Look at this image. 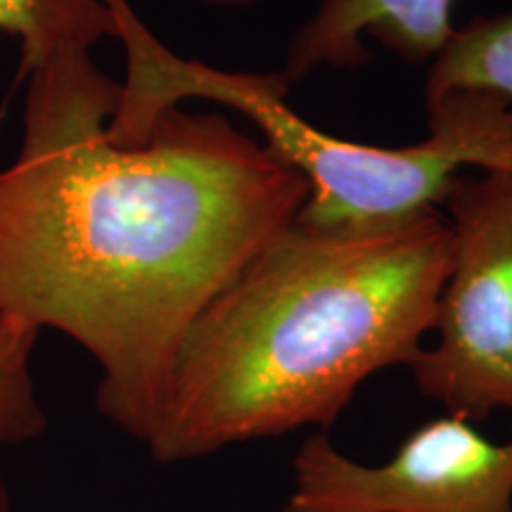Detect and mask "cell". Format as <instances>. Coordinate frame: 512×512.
I'll return each instance as SVG.
<instances>
[{
  "mask_svg": "<svg viewBox=\"0 0 512 512\" xmlns=\"http://www.w3.org/2000/svg\"><path fill=\"white\" fill-rule=\"evenodd\" d=\"M453 0H320L287 46L283 76L297 83L318 67L358 69L373 36L411 64L432 62L453 36Z\"/></svg>",
  "mask_w": 512,
  "mask_h": 512,
  "instance_id": "6",
  "label": "cell"
},
{
  "mask_svg": "<svg viewBox=\"0 0 512 512\" xmlns=\"http://www.w3.org/2000/svg\"><path fill=\"white\" fill-rule=\"evenodd\" d=\"M451 264L432 332L408 366L420 396L484 422L512 415V171L458 174L444 202Z\"/></svg>",
  "mask_w": 512,
  "mask_h": 512,
  "instance_id": "4",
  "label": "cell"
},
{
  "mask_svg": "<svg viewBox=\"0 0 512 512\" xmlns=\"http://www.w3.org/2000/svg\"><path fill=\"white\" fill-rule=\"evenodd\" d=\"M448 264L439 207L375 226L294 219L192 323L145 441L152 460L325 432L363 382L420 354Z\"/></svg>",
  "mask_w": 512,
  "mask_h": 512,
  "instance_id": "2",
  "label": "cell"
},
{
  "mask_svg": "<svg viewBox=\"0 0 512 512\" xmlns=\"http://www.w3.org/2000/svg\"><path fill=\"white\" fill-rule=\"evenodd\" d=\"M451 91H489L512 105V12L475 17L430 62L425 105Z\"/></svg>",
  "mask_w": 512,
  "mask_h": 512,
  "instance_id": "8",
  "label": "cell"
},
{
  "mask_svg": "<svg viewBox=\"0 0 512 512\" xmlns=\"http://www.w3.org/2000/svg\"><path fill=\"white\" fill-rule=\"evenodd\" d=\"M0 453H3V446H0ZM0 512H10V491L8 482H5L3 467H0Z\"/></svg>",
  "mask_w": 512,
  "mask_h": 512,
  "instance_id": "11",
  "label": "cell"
},
{
  "mask_svg": "<svg viewBox=\"0 0 512 512\" xmlns=\"http://www.w3.org/2000/svg\"><path fill=\"white\" fill-rule=\"evenodd\" d=\"M192 3L207 5V8H219V10H247L254 5L264 3V0H192Z\"/></svg>",
  "mask_w": 512,
  "mask_h": 512,
  "instance_id": "10",
  "label": "cell"
},
{
  "mask_svg": "<svg viewBox=\"0 0 512 512\" xmlns=\"http://www.w3.org/2000/svg\"><path fill=\"white\" fill-rule=\"evenodd\" d=\"M117 102L95 62L27 86L22 145L0 171V313L79 344L102 418L145 444L192 323L309 185L219 112L181 105L145 143H112Z\"/></svg>",
  "mask_w": 512,
  "mask_h": 512,
  "instance_id": "1",
  "label": "cell"
},
{
  "mask_svg": "<svg viewBox=\"0 0 512 512\" xmlns=\"http://www.w3.org/2000/svg\"><path fill=\"white\" fill-rule=\"evenodd\" d=\"M126 55V76L107 138L140 145L169 110L188 100L230 107L309 185L297 219L320 228L375 226L444 202L465 166L512 171V105L489 91H451L430 102V136L406 147L342 140L287 105L283 72H230L164 46L128 0H102Z\"/></svg>",
  "mask_w": 512,
  "mask_h": 512,
  "instance_id": "3",
  "label": "cell"
},
{
  "mask_svg": "<svg viewBox=\"0 0 512 512\" xmlns=\"http://www.w3.org/2000/svg\"><path fill=\"white\" fill-rule=\"evenodd\" d=\"M0 36L19 43L27 79H43L91 60L114 22L102 0H0Z\"/></svg>",
  "mask_w": 512,
  "mask_h": 512,
  "instance_id": "7",
  "label": "cell"
},
{
  "mask_svg": "<svg viewBox=\"0 0 512 512\" xmlns=\"http://www.w3.org/2000/svg\"><path fill=\"white\" fill-rule=\"evenodd\" d=\"M280 512H512V439L444 413L415 427L384 463L339 451L311 432L292 458Z\"/></svg>",
  "mask_w": 512,
  "mask_h": 512,
  "instance_id": "5",
  "label": "cell"
},
{
  "mask_svg": "<svg viewBox=\"0 0 512 512\" xmlns=\"http://www.w3.org/2000/svg\"><path fill=\"white\" fill-rule=\"evenodd\" d=\"M38 332L0 313V446L43 437L48 415L38 399L31 358Z\"/></svg>",
  "mask_w": 512,
  "mask_h": 512,
  "instance_id": "9",
  "label": "cell"
}]
</instances>
